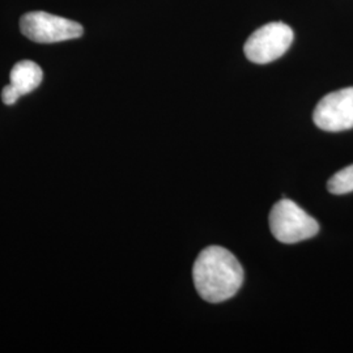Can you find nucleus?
Wrapping results in <instances>:
<instances>
[{
  "instance_id": "f257e3e1",
  "label": "nucleus",
  "mask_w": 353,
  "mask_h": 353,
  "mask_svg": "<svg viewBox=\"0 0 353 353\" xmlns=\"http://www.w3.org/2000/svg\"><path fill=\"white\" fill-rule=\"evenodd\" d=\"M192 278L203 300L219 303L232 299L240 290L243 270L239 259L229 250L210 246L198 255Z\"/></svg>"
},
{
  "instance_id": "0eeeda50",
  "label": "nucleus",
  "mask_w": 353,
  "mask_h": 353,
  "mask_svg": "<svg viewBox=\"0 0 353 353\" xmlns=\"http://www.w3.org/2000/svg\"><path fill=\"white\" fill-rule=\"evenodd\" d=\"M327 189L331 194L344 195L353 191V165H350L330 178Z\"/></svg>"
},
{
  "instance_id": "20e7f679",
  "label": "nucleus",
  "mask_w": 353,
  "mask_h": 353,
  "mask_svg": "<svg viewBox=\"0 0 353 353\" xmlns=\"http://www.w3.org/2000/svg\"><path fill=\"white\" fill-rule=\"evenodd\" d=\"M20 29L26 38L37 43H55L84 34V28L79 23L42 11L24 14L20 20Z\"/></svg>"
},
{
  "instance_id": "6e6552de",
  "label": "nucleus",
  "mask_w": 353,
  "mask_h": 353,
  "mask_svg": "<svg viewBox=\"0 0 353 353\" xmlns=\"http://www.w3.org/2000/svg\"><path fill=\"white\" fill-rule=\"evenodd\" d=\"M20 97H21L20 92L14 88L12 84L4 87L3 92H1V100L6 105H13Z\"/></svg>"
},
{
  "instance_id": "39448f33",
  "label": "nucleus",
  "mask_w": 353,
  "mask_h": 353,
  "mask_svg": "<svg viewBox=\"0 0 353 353\" xmlns=\"http://www.w3.org/2000/svg\"><path fill=\"white\" fill-rule=\"evenodd\" d=\"M316 126L328 132L353 128V87L326 94L314 109Z\"/></svg>"
},
{
  "instance_id": "7ed1b4c3",
  "label": "nucleus",
  "mask_w": 353,
  "mask_h": 353,
  "mask_svg": "<svg viewBox=\"0 0 353 353\" xmlns=\"http://www.w3.org/2000/svg\"><path fill=\"white\" fill-rule=\"evenodd\" d=\"M293 37V30L287 24L268 23L252 33L245 43L243 51L252 63H271L288 51Z\"/></svg>"
},
{
  "instance_id": "423d86ee",
  "label": "nucleus",
  "mask_w": 353,
  "mask_h": 353,
  "mask_svg": "<svg viewBox=\"0 0 353 353\" xmlns=\"http://www.w3.org/2000/svg\"><path fill=\"white\" fill-rule=\"evenodd\" d=\"M10 79L13 87L20 92L21 96H24L39 87L43 79V72L37 63L32 61H23L13 65Z\"/></svg>"
},
{
  "instance_id": "f03ea898",
  "label": "nucleus",
  "mask_w": 353,
  "mask_h": 353,
  "mask_svg": "<svg viewBox=\"0 0 353 353\" xmlns=\"http://www.w3.org/2000/svg\"><path fill=\"white\" fill-rule=\"evenodd\" d=\"M270 229L280 242L297 243L316 236L319 225L316 219L306 214L300 205L290 199H283L271 210Z\"/></svg>"
}]
</instances>
